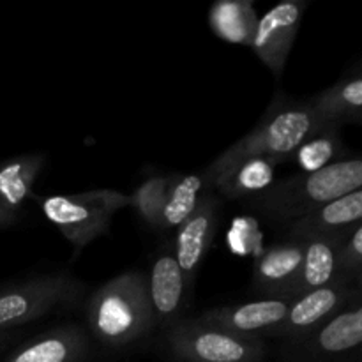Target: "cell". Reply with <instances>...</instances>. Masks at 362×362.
Instances as JSON below:
<instances>
[{
	"mask_svg": "<svg viewBox=\"0 0 362 362\" xmlns=\"http://www.w3.org/2000/svg\"><path fill=\"white\" fill-rule=\"evenodd\" d=\"M339 237L299 239L303 240V265H300L297 281L293 283L292 290H290L288 299H296V297L304 296L311 290L332 285L336 281H346V279L341 278L338 267Z\"/></svg>",
	"mask_w": 362,
	"mask_h": 362,
	"instance_id": "cell-17",
	"label": "cell"
},
{
	"mask_svg": "<svg viewBox=\"0 0 362 362\" xmlns=\"http://www.w3.org/2000/svg\"><path fill=\"white\" fill-rule=\"evenodd\" d=\"M292 299L285 297H262L235 306L209 310L198 317L204 324L247 338H272L276 329L285 320Z\"/></svg>",
	"mask_w": 362,
	"mask_h": 362,
	"instance_id": "cell-9",
	"label": "cell"
},
{
	"mask_svg": "<svg viewBox=\"0 0 362 362\" xmlns=\"http://www.w3.org/2000/svg\"><path fill=\"white\" fill-rule=\"evenodd\" d=\"M362 223V189L343 194L315 209L304 218L288 223V233L293 239L311 237H339Z\"/></svg>",
	"mask_w": 362,
	"mask_h": 362,
	"instance_id": "cell-16",
	"label": "cell"
},
{
	"mask_svg": "<svg viewBox=\"0 0 362 362\" xmlns=\"http://www.w3.org/2000/svg\"><path fill=\"white\" fill-rule=\"evenodd\" d=\"M219 209H221V200L218 197L204 194L193 214L175 230L173 255L191 288L194 286L198 269L214 240Z\"/></svg>",
	"mask_w": 362,
	"mask_h": 362,
	"instance_id": "cell-10",
	"label": "cell"
},
{
	"mask_svg": "<svg viewBox=\"0 0 362 362\" xmlns=\"http://www.w3.org/2000/svg\"><path fill=\"white\" fill-rule=\"evenodd\" d=\"M204 179L200 175H180L173 173L165 207H163L159 230H177L198 207V202L204 197Z\"/></svg>",
	"mask_w": 362,
	"mask_h": 362,
	"instance_id": "cell-21",
	"label": "cell"
},
{
	"mask_svg": "<svg viewBox=\"0 0 362 362\" xmlns=\"http://www.w3.org/2000/svg\"><path fill=\"white\" fill-rule=\"evenodd\" d=\"M332 127L315 113L306 101L276 98L260 122L240 140L233 141L211 163L207 170H218L244 158H265L272 163L288 161L296 148L313 134ZM338 127V126H336Z\"/></svg>",
	"mask_w": 362,
	"mask_h": 362,
	"instance_id": "cell-2",
	"label": "cell"
},
{
	"mask_svg": "<svg viewBox=\"0 0 362 362\" xmlns=\"http://www.w3.org/2000/svg\"><path fill=\"white\" fill-rule=\"evenodd\" d=\"M165 343L180 362H262L267 354L264 339L233 334L198 318L166 327Z\"/></svg>",
	"mask_w": 362,
	"mask_h": 362,
	"instance_id": "cell-6",
	"label": "cell"
},
{
	"mask_svg": "<svg viewBox=\"0 0 362 362\" xmlns=\"http://www.w3.org/2000/svg\"><path fill=\"white\" fill-rule=\"evenodd\" d=\"M90 339L78 324H64L48 329L32 339L20 343L4 362H88Z\"/></svg>",
	"mask_w": 362,
	"mask_h": 362,
	"instance_id": "cell-12",
	"label": "cell"
},
{
	"mask_svg": "<svg viewBox=\"0 0 362 362\" xmlns=\"http://www.w3.org/2000/svg\"><path fill=\"white\" fill-rule=\"evenodd\" d=\"M147 278V296L151 303L154 324L161 327H170L180 320V315L186 310L193 288L187 285L182 269L177 264L173 250H165L158 253L152 260Z\"/></svg>",
	"mask_w": 362,
	"mask_h": 362,
	"instance_id": "cell-11",
	"label": "cell"
},
{
	"mask_svg": "<svg viewBox=\"0 0 362 362\" xmlns=\"http://www.w3.org/2000/svg\"><path fill=\"white\" fill-rule=\"evenodd\" d=\"M172 179L173 173L172 175L156 173V175L145 179L129 197V205L133 207V211L151 228L159 230L163 207H165L166 194H168Z\"/></svg>",
	"mask_w": 362,
	"mask_h": 362,
	"instance_id": "cell-23",
	"label": "cell"
},
{
	"mask_svg": "<svg viewBox=\"0 0 362 362\" xmlns=\"http://www.w3.org/2000/svg\"><path fill=\"white\" fill-rule=\"evenodd\" d=\"M85 318L101 345L124 349L154 327L144 272L127 271L99 286L87 300Z\"/></svg>",
	"mask_w": 362,
	"mask_h": 362,
	"instance_id": "cell-1",
	"label": "cell"
},
{
	"mask_svg": "<svg viewBox=\"0 0 362 362\" xmlns=\"http://www.w3.org/2000/svg\"><path fill=\"white\" fill-rule=\"evenodd\" d=\"M32 200L45 218L80 255L85 246L110 232L113 216L129 205V197L115 189H92L76 194H52Z\"/></svg>",
	"mask_w": 362,
	"mask_h": 362,
	"instance_id": "cell-4",
	"label": "cell"
},
{
	"mask_svg": "<svg viewBox=\"0 0 362 362\" xmlns=\"http://www.w3.org/2000/svg\"><path fill=\"white\" fill-rule=\"evenodd\" d=\"M359 299V286L346 281H336L332 285L311 290L292 299L285 320L276 329L272 338L286 339L292 343L299 341Z\"/></svg>",
	"mask_w": 362,
	"mask_h": 362,
	"instance_id": "cell-7",
	"label": "cell"
},
{
	"mask_svg": "<svg viewBox=\"0 0 362 362\" xmlns=\"http://www.w3.org/2000/svg\"><path fill=\"white\" fill-rule=\"evenodd\" d=\"M311 108L324 122L341 127L343 124L362 122V76L361 73L345 74L320 94L308 99Z\"/></svg>",
	"mask_w": 362,
	"mask_h": 362,
	"instance_id": "cell-19",
	"label": "cell"
},
{
	"mask_svg": "<svg viewBox=\"0 0 362 362\" xmlns=\"http://www.w3.org/2000/svg\"><path fill=\"white\" fill-rule=\"evenodd\" d=\"M45 161L46 156L41 152L13 156L0 161V212L18 219L25 204L34 197L32 187Z\"/></svg>",
	"mask_w": 362,
	"mask_h": 362,
	"instance_id": "cell-18",
	"label": "cell"
},
{
	"mask_svg": "<svg viewBox=\"0 0 362 362\" xmlns=\"http://www.w3.org/2000/svg\"><path fill=\"white\" fill-rule=\"evenodd\" d=\"M303 265V240L290 239L272 244L257 258L253 267V288L264 297H285Z\"/></svg>",
	"mask_w": 362,
	"mask_h": 362,
	"instance_id": "cell-14",
	"label": "cell"
},
{
	"mask_svg": "<svg viewBox=\"0 0 362 362\" xmlns=\"http://www.w3.org/2000/svg\"><path fill=\"white\" fill-rule=\"evenodd\" d=\"M16 221H18L16 218H11V216H7V214H4V212H0V230H2V228H9V226H13Z\"/></svg>",
	"mask_w": 362,
	"mask_h": 362,
	"instance_id": "cell-26",
	"label": "cell"
},
{
	"mask_svg": "<svg viewBox=\"0 0 362 362\" xmlns=\"http://www.w3.org/2000/svg\"><path fill=\"white\" fill-rule=\"evenodd\" d=\"M293 343H306L308 359L332 362L338 357L359 352L362 343L361 299L346 306L306 338Z\"/></svg>",
	"mask_w": 362,
	"mask_h": 362,
	"instance_id": "cell-13",
	"label": "cell"
},
{
	"mask_svg": "<svg viewBox=\"0 0 362 362\" xmlns=\"http://www.w3.org/2000/svg\"><path fill=\"white\" fill-rule=\"evenodd\" d=\"M209 27L228 45L251 46L258 13L251 0H218L209 11Z\"/></svg>",
	"mask_w": 362,
	"mask_h": 362,
	"instance_id": "cell-20",
	"label": "cell"
},
{
	"mask_svg": "<svg viewBox=\"0 0 362 362\" xmlns=\"http://www.w3.org/2000/svg\"><path fill=\"white\" fill-rule=\"evenodd\" d=\"M306 7V0H283L258 18L250 48L276 78L285 71Z\"/></svg>",
	"mask_w": 362,
	"mask_h": 362,
	"instance_id": "cell-8",
	"label": "cell"
},
{
	"mask_svg": "<svg viewBox=\"0 0 362 362\" xmlns=\"http://www.w3.org/2000/svg\"><path fill=\"white\" fill-rule=\"evenodd\" d=\"M85 285L67 272L42 274L0 288V332L80 304Z\"/></svg>",
	"mask_w": 362,
	"mask_h": 362,
	"instance_id": "cell-5",
	"label": "cell"
},
{
	"mask_svg": "<svg viewBox=\"0 0 362 362\" xmlns=\"http://www.w3.org/2000/svg\"><path fill=\"white\" fill-rule=\"evenodd\" d=\"M276 163L265 158H244L218 170H205L204 186L214 187L230 200L255 198L276 182Z\"/></svg>",
	"mask_w": 362,
	"mask_h": 362,
	"instance_id": "cell-15",
	"label": "cell"
},
{
	"mask_svg": "<svg viewBox=\"0 0 362 362\" xmlns=\"http://www.w3.org/2000/svg\"><path fill=\"white\" fill-rule=\"evenodd\" d=\"M338 267L343 279L359 285L362 278V223L339 237Z\"/></svg>",
	"mask_w": 362,
	"mask_h": 362,
	"instance_id": "cell-24",
	"label": "cell"
},
{
	"mask_svg": "<svg viewBox=\"0 0 362 362\" xmlns=\"http://www.w3.org/2000/svg\"><path fill=\"white\" fill-rule=\"evenodd\" d=\"M362 187V161L345 158L313 173H297L251 198V205L272 219L292 223L320 205Z\"/></svg>",
	"mask_w": 362,
	"mask_h": 362,
	"instance_id": "cell-3",
	"label": "cell"
},
{
	"mask_svg": "<svg viewBox=\"0 0 362 362\" xmlns=\"http://www.w3.org/2000/svg\"><path fill=\"white\" fill-rule=\"evenodd\" d=\"M20 336H21L20 329H16V331H2V332H0V354L6 352V350L9 349L11 343H14V339H18Z\"/></svg>",
	"mask_w": 362,
	"mask_h": 362,
	"instance_id": "cell-25",
	"label": "cell"
},
{
	"mask_svg": "<svg viewBox=\"0 0 362 362\" xmlns=\"http://www.w3.org/2000/svg\"><path fill=\"white\" fill-rule=\"evenodd\" d=\"M345 158L349 156H345L339 127L332 126L304 140L290 159L296 161V165L300 168V173H313Z\"/></svg>",
	"mask_w": 362,
	"mask_h": 362,
	"instance_id": "cell-22",
	"label": "cell"
}]
</instances>
